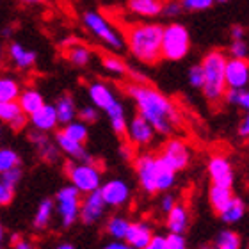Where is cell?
Returning <instances> with one entry per match:
<instances>
[{"instance_id":"f907efd6","label":"cell","mask_w":249,"mask_h":249,"mask_svg":"<svg viewBox=\"0 0 249 249\" xmlns=\"http://www.w3.org/2000/svg\"><path fill=\"white\" fill-rule=\"evenodd\" d=\"M144 249H166V237L162 235H153V239L150 240V244Z\"/></svg>"},{"instance_id":"d4e9b609","label":"cell","mask_w":249,"mask_h":249,"mask_svg":"<svg viewBox=\"0 0 249 249\" xmlns=\"http://www.w3.org/2000/svg\"><path fill=\"white\" fill-rule=\"evenodd\" d=\"M18 104L21 105V109L25 112L27 116H32L34 112L41 109L43 105H45V98H43V94L34 88H27L21 91L20 98H18Z\"/></svg>"},{"instance_id":"44dd1931","label":"cell","mask_w":249,"mask_h":249,"mask_svg":"<svg viewBox=\"0 0 249 249\" xmlns=\"http://www.w3.org/2000/svg\"><path fill=\"white\" fill-rule=\"evenodd\" d=\"M130 13H134L142 18H155L162 15V7H164V0H128L126 2Z\"/></svg>"},{"instance_id":"5b68a950","label":"cell","mask_w":249,"mask_h":249,"mask_svg":"<svg viewBox=\"0 0 249 249\" xmlns=\"http://www.w3.org/2000/svg\"><path fill=\"white\" fill-rule=\"evenodd\" d=\"M82 21L86 29H88L94 37H98L100 41L104 43L105 47L112 48V50H121L126 45L124 37L121 36L120 32L116 31L114 27L110 25L107 18L96 13V11H86L82 15Z\"/></svg>"},{"instance_id":"c3c4849f","label":"cell","mask_w":249,"mask_h":249,"mask_svg":"<svg viewBox=\"0 0 249 249\" xmlns=\"http://www.w3.org/2000/svg\"><path fill=\"white\" fill-rule=\"evenodd\" d=\"M11 244H13V249H34V244H32V242L21 239L18 233H15L13 237H11Z\"/></svg>"},{"instance_id":"f1b7e54d","label":"cell","mask_w":249,"mask_h":249,"mask_svg":"<svg viewBox=\"0 0 249 249\" xmlns=\"http://www.w3.org/2000/svg\"><path fill=\"white\" fill-rule=\"evenodd\" d=\"M130 224L132 223L126 217H123V215H112L107 221V224H105V231L114 240H124V237L128 233Z\"/></svg>"},{"instance_id":"681fc988","label":"cell","mask_w":249,"mask_h":249,"mask_svg":"<svg viewBox=\"0 0 249 249\" xmlns=\"http://www.w3.org/2000/svg\"><path fill=\"white\" fill-rule=\"evenodd\" d=\"M27 121H31V120H29V116H27L25 112H23V114L18 116L16 120L11 121V123H9V128H11V130H15V132H20V130L25 128Z\"/></svg>"},{"instance_id":"db71d44e","label":"cell","mask_w":249,"mask_h":249,"mask_svg":"<svg viewBox=\"0 0 249 249\" xmlns=\"http://www.w3.org/2000/svg\"><path fill=\"white\" fill-rule=\"evenodd\" d=\"M230 34H231V39H244L246 31L242 25H233L231 27V31H230Z\"/></svg>"},{"instance_id":"5bb4252c","label":"cell","mask_w":249,"mask_h":249,"mask_svg":"<svg viewBox=\"0 0 249 249\" xmlns=\"http://www.w3.org/2000/svg\"><path fill=\"white\" fill-rule=\"evenodd\" d=\"M208 177L212 183L223 187H233V169L226 157L213 155L208 160Z\"/></svg>"},{"instance_id":"11a10c76","label":"cell","mask_w":249,"mask_h":249,"mask_svg":"<svg viewBox=\"0 0 249 249\" xmlns=\"http://www.w3.org/2000/svg\"><path fill=\"white\" fill-rule=\"evenodd\" d=\"M132 146H134V144H130V142H128V144H123L120 148L121 157H123V159H126V160H130V159L134 157V155H132V153H134V151H132Z\"/></svg>"},{"instance_id":"30bf717a","label":"cell","mask_w":249,"mask_h":249,"mask_svg":"<svg viewBox=\"0 0 249 249\" xmlns=\"http://www.w3.org/2000/svg\"><path fill=\"white\" fill-rule=\"evenodd\" d=\"M155 134L157 130L153 128V124L146 118H142L139 112L128 121V126H126V139L134 146H148L155 139Z\"/></svg>"},{"instance_id":"4316f807","label":"cell","mask_w":249,"mask_h":249,"mask_svg":"<svg viewBox=\"0 0 249 249\" xmlns=\"http://www.w3.org/2000/svg\"><path fill=\"white\" fill-rule=\"evenodd\" d=\"M55 109H57L59 123H61L62 126L68 123H71V121H75V116L78 114L75 100H73L70 94H62V96H59V100L55 102Z\"/></svg>"},{"instance_id":"d6a6232c","label":"cell","mask_w":249,"mask_h":249,"mask_svg":"<svg viewBox=\"0 0 249 249\" xmlns=\"http://www.w3.org/2000/svg\"><path fill=\"white\" fill-rule=\"evenodd\" d=\"M66 59L71 62L73 66L84 68L88 66L89 61H91V50L88 47H84V45H73L66 52Z\"/></svg>"},{"instance_id":"8d00e7d4","label":"cell","mask_w":249,"mask_h":249,"mask_svg":"<svg viewBox=\"0 0 249 249\" xmlns=\"http://www.w3.org/2000/svg\"><path fill=\"white\" fill-rule=\"evenodd\" d=\"M18 166H20V155L11 148H2L0 150V171H9Z\"/></svg>"},{"instance_id":"603a6c76","label":"cell","mask_w":249,"mask_h":249,"mask_svg":"<svg viewBox=\"0 0 249 249\" xmlns=\"http://www.w3.org/2000/svg\"><path fill=\"white\" fill-rule=\"evenodd\" d=\"M53 212H55V199H50V197L41 199L39 205H37L36 213H34V219H32V228L36 231L47 230L50 221H52Z\"/></svg>"},{"instance_id":"836d02e7","label":"cell","mask_w":249,"mask_h":249,"mask_svg":"<svg viewBox=\"0 0 249 249\" xmlns=\"http://www.w3.org/2000/svg\"><path fill=\"white\" fill-rule=\"evenodd\" d=\"M219 249H240V235L233 230H223L215 237V242Z\"/></svg>"},{"instance_id":"e0dca14e","label":"cell","mask_w":249,"mask_h":249,"mask_svg":"<svg viewBox=\"0 0 249 249\" xmlns=\"http://www.w3.org/2000/svg\"><path fill=\"white\" fill-rule=\"evenodd\" d=\"M88 94H89V98H91L94 107H98L100 110H107L110 105L118 102L114 91L110 89V86H107V84H104V82L89 84Z\"/></svg>"},{"instance_id":"4fadbf2b","label":"cell","mask_w":249,"mask_h":249,"mask_svg":"<svg viewBox=\"0 0 249 249\" xmlns=\"http://www.w3.org/2000/svg\"><path fill=\"white\" fill-rule=\"evenodd\" d=\"M226 86L228 89H246L249 86L248 59L230 57L226 62Z\"/></svg>"},{"instance_id":"7bdbcfd3","label":"cell","mask_w":249,"mask_h":249,"mask_svg":"<svg viewBox=\"0 0 249 249\" xmlns=\"http://www.w3.org/2000/svg\"><path fill=\"white\" fill-rule=\"evenodd\" d=\"M78 120L84 121L86 124H93L98 121V107L94 105H84L82 109L78 110Z\"/></svg>"},{"instance_id":"d6986e66","label":"cell","mask_w":249,"mask_h":249,"mask_svg":"<svg viewBox=\"0 0 249 249\" xmlns=\"http://www.w3.org/2000/svg\"><path fill=\"white\" fill-rule=\"evenodd\" d=\"M55 142H57V146L61 148L62 153H66L70 159H73V160L93 162V157L86 151L82 142H77V141L70 139V137H66L62 132H57V134H55Z\"/></svg>"},{"instance_id":"7a4b0ae2","label":"cell","mask_w":249,"mask_h":249,"mask_svg":"<svg viewBox=\"0 0 249 249\" xmlns=\"http://www.w3.org/2000/svg\"><path fill=\"white\" fill-rule=\"evenodd\" d=\"M164 27L155 21L132 23L124 31V43L128 52L142 64H157L162 59Z\"/></svg>"},{"instance_id":"74e56055","label":"cell","mask_w":249,"mask_h":249,"mask_svg":"<svg viewBox=\"0 0 249 249\" xmlns=\"http://www.w3.org/2000/svg\"><path fill=\"white\" fill-rule=\"evenodd\" d=\"M102 66L109 73H112V75H124V73H128L126 64L120 57H116V55H104L102 57Z\"/></svg>"},{"instance_id":"ac0fdd59","label":"cell","mask_w":249,"mask_h":249,"mask_svg":"<svg viewBox=\"0 0 249 249\" xmlns=\"http://www.w3.org/2000/svg\"><path fill=\"white\" fill-rule=\"evenodd\" d=\"M7 55H9L11 62H13L18 70H31L37 61V53L34 52V50L25 48L18 41L9 43V47H7Z\"/></svg>"},{"instance_id":"ee69618b","label":"cell","mask_w":249,"mask_h":249,"mask_svg":"<svg viewBox=\"0 0 249 249\" xmlns=\"http://www.w3.org/2000/svg\"><path fill=\"white\" fill-rule=\"evenodd\" d=\"M15 194H16L15 185H11L7 182H0V205L2 207H7L15 199Z\"/></svg>"},{"instance_id":"91938a15","label":"cell","mask_w":249,"mask_h":249,"mask_svg":"<svg viewBox=\"0 0 249 249\" xmlns=\"http://www.w3.org/2000/svg\"><path fill=\"white\" fill-rule=\"evenodd\" d=\"M215 2H219V4H224V2H228V0H215Z\"/></svg>"},{"instance_id":"60d3db41","label":"cell","mask_w":249,"mask_h":249,"mask_svg":"<svg viewBox=\"0 0 249 249\" xmlns=\"http://www.w3.org/2000/svg\"><path fill=\"white\" fill-rule=\"evenodd\" d=\"M183 5L180 0H164V7H162V16L166 18H177L183 13Z\"/></svg>"},{"instance_id":"f6af8a7d","label":"cell","mask_w":249,"mask_h":249,"mask_svg":"<svg viewBox=\"0 0 249 249\" xmlns=\"http://www.w3.org/2000/svg\"><path fill=\"white\" fill-rule=\"evenodd\" d=\"M166 249H187V240L183 233H171L166 235Z\"/></svg>"},{"instance_id":"816d5d0a","label":"cell","mask_w":249,"mask_h":249,"mask_svg":"<svg viewBox=\"0 0 249 249\" xmlns=\"http://www.w3.org/2000/svg\"><path fill=\"white\" fill-rule=\"evenodd\" d=\"M102 249H135L134 246H130L126 240H112L109 244H105Z\"/></svg>"},{"instance_id":"6da1fadb","label":"cell","mask_w":249,"mask_h":249,"mask_svg":"<svg viewBox=\"0 0 249 249\" xmlns=\"http://www.w3.org/2000/svg\"><path fill=\"white\" fill-rule=\"evenodd\" d=\"M124 91L134 100L137 112L153 124L157 134L169 135L180 124V114L177 107L166 94H162L155 88L148 84L130 82L124 86Z\"/></svg>"},{"instance_id":"8992f818","label":"cell","mask_w":249,"mask_h":249,"mask_svg":"<svg viewBox=\"0 0 249 249\" xmlns=\"http://www.w3.org/2000/svg\"><path fill=\"white\" fill-rule=\"evenodd\" d=\"M80 194L82 192L73 183L62 185L55 194V212L61 219L62 228H70L71 224L77 223V219H80V207H82Z\"/></svg>"},{"instance_id":"9f6ffc18","label":"cell","mask_w":249,"mask_h":249,"mask_svg":"<svg viewBox=\"0 0 249 249\" xmlns=\"http://www.w3.org/2000/svg\"><path fill=\"white\" fill-rule=\"evenodd\" d=\"M53 249H75V246L70 244V242H62V244L55 246V248H53Z\"/></svg>"},{"instance_id":"cb8c5ba5","label":"cell","mask_w":249,"mask_h":249,"mask_svg":"<svg viewBox=\"0 0 249 249\" xmlns=\"http://www.w3.org/2000/svg\"><path fill=\"white\" fill-rule=\"evenodd\" d=\"M166 223L171 233H185V230L189 228V212H187L185 205L177 203V207L167 213Z\"/></svg>"},{"instance_id":"f546056e","label":"cell","mask_w":249,"mask_h":249,"mask_svg":"<svg viewBox=\"0 0 249 249\" xmlns=\"http://www.w3.org/2000/svg\"><path fill=\"white\" fill-rule=\"evenodd\" d=\"M21 94L20 84L13 77L0 78V102H18Z\"/></svg>"},{"instance_id":"e575fe53","label":"cell","mask_w":249,"mask_h":249,"mask_svg":"<svg viewBox=\"0 0 249 249\" xmlns=\"http://www.w3.org/2000/svg\"><path fill=\"white\" fill-rule=\"evenodd\" d=\"M224 100L228 105H237L240 109L249 110V89H228L224 94Z\"/></svg>"},{"instance_id":"ffe728a7","label":"cell","mask_w":249,"mask_h":249,"mask_svg":"<svg viewBox=\"0 0 249 249\" xmlns=\"http://www.w3.org/2000/svg\"><path fill=\"white\" fill-rule=\"evenodd\" d=\"M151 239H153L151 226L148 223H142V221H137V223L130 224L128 233L124 237V240H126L130 246H134L135 249H144L146 246L150 244Z\"/></svg>"},{"instance_id":"8fae6325","label":"cell","mask_w":249,"mask_h":249,"mask_svg":"<svg viewBox=\"0 0 249 249\" xmlns=\"http://www.w3.org/2000/svg\"><path fill=\"white\" fill-rule=\"evenodd\" d=\"M100 192L104 196L107 207L121 208L130 201V187L128 183L121 180V178H110L105 183H102Z\"/></svg>"},{"instance_id":"7dc6e473","label":"cell","mask_w":249,"mask_h":249,"mask_svg":"<svg viewBox=\"0 0 249 249\" xmlns=\"http://www.w3.org/2000/svg\"><path fill=\"white\" fill-rule=\"evenodd\" d=\"M175 207H177V197L173 196V194H164L160 199V212L167 215Z\"/></svg>"},{"instance_id":"4dcf8cb0","label":"cell","mask_w":249,"mask_h":249,"mask_svg":"<svg viewBox=\"0 0 249 249\" xmlns=\"http://www.w3.org/2000/svg\"><path fill=\"white\" fill-rule=\"evenodd\" d=\"M159 160H160V167H159V180H157V189L159 192H167L175 185L177 182V171L169 167L166 162L162 160L160 155H159Z\"/></svg>"},{"instance_id":"9c48e42d","label":"cell","mask_w":249,"mask_h":249,"mask_svg":"<svg viewBox=\"0 0 249 249\" xmlns=\"http://www.w3.org/2000/svg\"><path fill=\"white\" fill-rule=\"evenodd\" d=\"M160 159L166 162L167 166L173 167L177 173L183 171L189 167L191 162V151L187 148V144L180 139H169L162 148Z\"/></svg>"},{"instance_id":"bcb514c9","label":"cell","mask_w":249,"mask_h":249,"mask_svg":"<svg viewBox=\"0 0 249 249\" xmlns=\"http://www.w3.org/2000/svg\"><path fill=\"white\" fill-rule=\"evenodd\" d=\"M21 177H23V171H21V167H13L9 171H4L2 173V182H7L11 185H18L21 182Z\"/></svg>"},{"instance_id":"680465c9","label":"cell","mask_w":249,"mask_h":249,"mask_svg":"<svg viewBox=\"0 0 249 249\" xmlns=\"http://www.w3.org/2000/svg\"><path fill=\"white\" fill-rule=\"evenodd\" d=\"M205 249H219V248L215 244H212V246H208V248H205Z\"/></svg>"},{"instance_id":"ba28073f","label":"cell","mask_w":249,"mask_h":249,"mask_svg":"<svg viewBox=\"0 0 249 249\" xmlns=\"http://www.w3.org/2000/svg\"><path fill=\"white\" fill-rule=\"evenodd\" d=\"M159 167L160 160L153 155H139L135 159V175L139 180L141 189L146 194H157V180H159Z\"/></svg>"},{"instance_id":"b9f144b4","label":"cell","mask_w":249,"mask_h":249,"mask_svg":"<svg viewBox=\"0 0 249 249\" xmlns=\"http://www.w3.org/2000/svg\"><path fill=\"white\" fill-rule=\"evenodd\" d=\"M230 55L235 59H248L249 55V47L244 39H231L230 45Z\"/></svg>"},{"instance_id":"277c9868","label":"cell","mask_w":249,"mask_h":249,"mask_svg":"<svg viewBox=\"0 0 249 249\" xmlns=\"http://www.w3.org/2000/svg\"><path fill=\"white\" fill-rule=\"evenodd\" d=\"M191 50V34L187 27L178 21H171L164 27L162 37V59L166 61H182Z\"/></svg>"},{"instance_id":"1f68e13d","label":"cell","mask_w":249,"mask_h":249,"mask_svg":"<svg viewBox=\"0 0 249 249\" xmlns=\"http://www.w3.org/2000/svg\"><path fill=\"white\" fill-rule=\"evenodd\" d=\"M61 132L66 135V137H70V139H73V141H77V142H82V144L88 141V137H89L88 124L84 123V121H80V120L64 124Z\"/></svg>"},{"instance_id":"f35d334b","label":"cell","mask_w":249,"mask_h":249,"mask_svg":"<svg viewBox=\"0 0 249 249\" xmlns=\"http://www.w3.org/2000/svg\"><path fill=\"white\" fill-rule=\"evenodd\" d=\"M187 78H189V84L192 88L203 89L205 86V70H203V64H194V66L189 68V73H187Z\"/></svg>"},{"instance_id":"9a60e30c","label":"cell","mask_w":249,"mask_h":249,"mask_svg":"<svg viewBox=\"0 0 249 249\" xmlns=\"http://www.w3.org/2000/svg\"><path fill=\"white\" fill-rule=\"evenodd\" d=\"M29 139L34 146H36L37 153L41 157L45 162H50V164H55L59 160V157H61V148L57 146V142L53 144L52 141L48 139L47 134L45 132H39V130H32L31 134H29Z\"/></svg>"},{"instance_id":"d590c367","label":"cell","mask_w":249,"mask_h":249,"mask_svg":"<svg viewBox=\"0 0 249 249\" xmlns=\"http://www.w3.org/2000/svg\"><path fill=\"white\" fill-rule=\"evenodd\" d=\"M23 114V109L18 102H0V120L9 124L18 116Z\"/></svg>"},{"instance_id":"6f0895ef","label":"cell","mask_w":249,"mask_h":249,"mask_svg":"<svg viewBox=\"0 0 249 249\" xmlns=\"http://www.w3.org/2000/svg\"><path fill=\"white\" fill-rule=\"evenodd\" d=\"M21 4H29V5H34V4H43L45 0H18Z\"/></svg>"},{"instance_id":"484cf974","label":"cell","mask_w":249,"mask_h":249,"mask_svg":"<svg viewBox=\"0 0 249 249\" xmlns=\"http://www.w3.org/2000/svg\"><path fill=\"white\" fill-rule=\"evenodd\" d=\"M105 114L109 118L110 126H112V130H114L116 134H120V135L126 134L128 121H126V114H124V105L121 104L120 100H118L116 104L110 105L109 109L105 110Z\"/></svg>"},{"instance_id":"52a82bcc","label":"cell","mask_w":249,"mask_h":249,"mask_svg":"<svg viewBox=\"0 0 249 249\" xmlns=\"http://www.w3.org/2000/svg\"><path fill=\"white\" fill-rule=\"evenodd\" d=\"M66 175L82 194L94 192L102 187V171L94 166V162H70L66 166Z\"/></svg>"},{"instance_id":"ab89813d","label":"cell","mask_w":249,"mask_h":249,"mask_svg":"<svg viewBox=\"0 0 249 249\" xmlns=\"http://www.w3.org/2000/svg\"><path fill=\"white\" fill-rule=\"evenodd\" d=\"M183 5V9L189 13H196V11H207L210 9L215 0H180Z\"/></svg>"},{"instance_id":"2e32d148","label":"cell","mask_w":249,"mask_h":249,"mask_svg":"<svg viewBox=\"0 0 249 249\" xmlns=\"http://www.w3.org/2000/svg\"><path fill=\"white\" fill-rule=\"evenodd\" d=\"M29 120H31L32 128L39 130V132H52L59 123V116H57V109H55V104H45L41 109L34 112L32 116H29Z\"/></svg>"},{"instance_id":"7402d4cb","label":"cell","mask_w":249,"mask_h":249,"mask_svg":"<svg viewBox=\"0 0 249 249\" xmlns=\"http://www.w3.org/2000/svg\"><path fill=\"white\" fill-rule=\"evenodd\" d=\"M233 197L235 196H233V192H231V187H223V185L212 183L210 189H208V203H210V207L213 208L215 213L223 212Z\"/></svg>"},{"instance_id":"7c38bea8","label":"cell","mask_w":249,"mask_h":249,"mask_svg":"<svg viewBox=\"0 0 249 249\" xmlns=\"http://www.w3.org/2000/svg\"><path fill=\"white\" fill-rule=\"evenodd\" d=\"M105 207H107V203H105L100 189L86 194V197L82 199V207H80V221H82V224L89 226V224L98 223L100 219L104 217Z\"/></svg>"},{"instance_id":"3957f363","label":"cell","mask_w":249,"mask_h":249,"mask_svg":"<svg viewBox=\"0 0 249 249\" xmlns=\"http://www.w3.org/2000/svg\"><path fill=\"white\" fill-rule=\"evenodd\" d=\"M226 62L228 57L221 50H210L205 53L201 64L205 70V86H203V94L208 102H219L224 98V94L228 91L226 86Z\"/></svg>"},{"instance_id":"f5cc1de1","label":"cell","mask_w":249,"mask_h":249,"mask_svg":"<svg viewBox=\"0 0 249 249\" xmlns=\"http://www.w3.org/2000/svg\"><path fill=\"white\" fill-rule=\"evenodd\" d=\"M239 135L249 139V110L246 112V116L242 118V121H240V124H239Z\"/></svg>"},{"instance_id":"83f0119b","label":"cell","mask_w":249,"mask_h":249,"mask_svg":"<svg viewBox=\"0 0 249 249\" xmlns=\"http://www.w3.org/2000/svg\"><path fill=\"white\" fill-rule=\"evenodd\" d=\"M244 213H246L244 201H242L240 197H233V199L230 201L228 207L219 213V217H221V221H223V223H226V224H235V223H239L240 219L244 217Z\"/></svg>"}]
</instances>
